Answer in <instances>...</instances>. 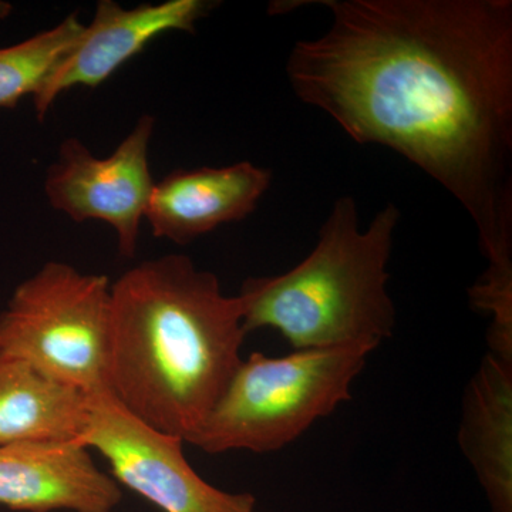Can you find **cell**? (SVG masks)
I'll return each instance as SVG.
<instances>
[{
	"label": "cell",
	"mask_w": 512,
	"mask_h": 512,
	"mask_svg": "<svg viewBox=\"0 0 512 512\" xmlns=\"http://www.w3.org/2000/svg\"><path fill=\"white\" fill-rule=\"evenodd\" d=\"M292 92L357 144L390 148L453 195L490 271H512L511 0H325Z\"/></svg>",
	"instance_id": "cell-1"
},
{
	"label": "cell",
	"mask_w": 512,
	"mask_h": 512,
	"mask_svg": "<svg viewBox=\"0 0 512 512\" xmlns=\"http://www.w3.org/2000/svg\"><path fill=\"white\" fill-rule=\"evenodd\" d=\"M238 296L188 256L141 262L111 284L109 392L188 443L221 399L247 338Z\"/></svg>",
	"instance_id": "cell-2"
},
{
	"label": "cell",
	"mask_w": 512,
	"mask_h": 512,
	"mask_svg": "<svg viewBox=\"0 0 512 512\" xmlns=\"http://www.w3.org/2000/svg\"><path fill=\"white\" fill-rule=\"evenodd\" d=\"M399 221V208L389 202L362 229L355 198H338L311 254L284 274L242 284L237 296L247 333L274 329L295 350L375 352L396 329L387 265Z\"/></svg>",
	"instance_id": "cell-3"
},
{
	"label": "cell",
	"mask_w": 512,
	"mask_h": 512,
	"mask_svg": "<svg viewBox=\"0 0 512 512\" xmlns=\"http://www.w3.org/2000/svg\"><path fill=\"white\" fill-rule=\"evenodd\" d=\"M372 352L336 346L281 357L251 353L188 444L207 454L282 450L348 402Z\"/></svg>",
	"instance_id": "cell-4"
},
{
	"label": "cell",
	"mask_w": 512,
	"mask_h": 512,
	"mask_svg": "<svg viewBox=\"0 0 512 512\" xmlns=\"http://www.w3.org/2000/svg\"><path fill=\"white\" fill-rule=\"evenodd\" d=\"M111 282L63 262L23 281L0 313V350L86 394L109 392Z\"/></svg>",
	"instance_id": "cell-5"
},
{
	"label": "cell",
	"mask_w": 512,
	"mask_h": 512,
	"mask_svg": "<svg viewBox=\"0 0 512 512\" xmlns=\"http://www.w3.org/2000/svg\"><path fill=\"white\" fill-rule=\"evenodd\" d=\"M80 443L109 461L114 480L164 512H256V498L204 480L184 441L137 419L110 392L90 394Z\"/></svg>",
	"instance_id": "cell-6"
},
{
	"label": "cell",
	"mask_w": 512,
	"mask_h": 512,
	"mask_svg": "<svg viewBox=\"0 0 512 512\" xmlns=\"http://www.w3.org/2000/svg\"><path fill=\"white\" fill-rule=\"evenodd\" d=\"M156 120L144 114L111 156H94L82 141L67 138L47 170L45 192L55 210L74 222H106L124 258L137 251L154 184L148 150Z\"/></svg>",
	"instance_id": "cell-7"
},
{
	"label": "cell",
	"mask_w": 512,
	"mask_h": 512,
	"mask_svg": "<svg viewBox=\"0 0 512 512\" xmlns=\"http://www.w3.org/2000/svg\"><path fill=\"white\" fill-rule=\"evenodd\" d=\"M217 5L211 0H167L124 9L113 0H100L76 46L33 96L37 119L45 120L57 97L67 90L99 87L157 37L170 32L194 33L197 23Z\"/></svg>",
	"instance_id": "cell-8"
},
{
	"label": "cell",
	"mask_w": 512,
	"mask_h": 512,
	"mask_svg": "<svg viewBox=\"0 0 512 512\" xmlns=\"http://www.w3.org/2000/svg\"><path fill=\"white\" fill-rule=\"evenodd\" d=\"M121 498L80 441L0 446V505L10 510L113 512Z\"/></svg>",
	"instance_id": "cell-9"
},
{
	"label": "cell",
	"mask_w": 512,
	"mask_h": 512,
	"mask_svg": "<svg viewBox=\"0 0 512 512\" xmlns=\"http://www.w3.org/2000/svg\"><path fill=\"white\" fill-rule=\"evenodd\" d=\"M271 183V171L249 161L181 168L154 184L146 221L154 237L188 245L222 225L245 220Z\"/></svg>",
	"instance_id": "cell-10"
},
{
	"label": "cell",
	"mask_w": 512,
	"mask_h": 512,
	"mask_svg": "<svg viewBox=\"0 0 512 512\" xmlns=\"http://www.w3.org/2000/svg\"><path fill=\"white\" fill-rule=\"evenodd\" d=\"M458 444L493 512H512V362L485 353L467 384Z\"/></svg>",
	"instance_id": "cell-11"
},
{
	"label": "cell",
	"mask_w": 512,
	"mask_h": 512,
	"mask_svg": "<svg viewBox=\"0 0 512 512\" xmlns=\"http://www.w3.org/2000/svg\"><path fill=\"white\" fill-rule=\"evenodd\" d=\"M89 394L0 350V446L80 441Z\"/></svg>",
	"instance_id": "cell-12"
},
{
	"label": "cell",
	"mask_w": 512,
	"mask_h": 512,
	"mask_svg": "<svg viewBox=\"0 0 512 512\" xmlns=\"http://www.w3.org/2000/svg\"><path fill=\"white\" fill-rule=\"evenodd\" d=\"M84 26L76 15L16 45L0 47V109H13L36 96L47 77L76 46Z\"/></svg>",
	"instance_id": "cell-13"
},
{
	"label": "cell",
	"mask_w": 512,
	"mask_h": 512,
	"mask_svg": "<svg viewBox=\"0 0 512 512\" xmlns=\"http://www.w3.org/2000/svg\"><path fill=\"white\" fill-rule=\"evenodd\" d=\"M12 12V5L6 2H0V19H5Z\"/></svg>",
	"instance_id": "cell-14"
}]
</instances>
